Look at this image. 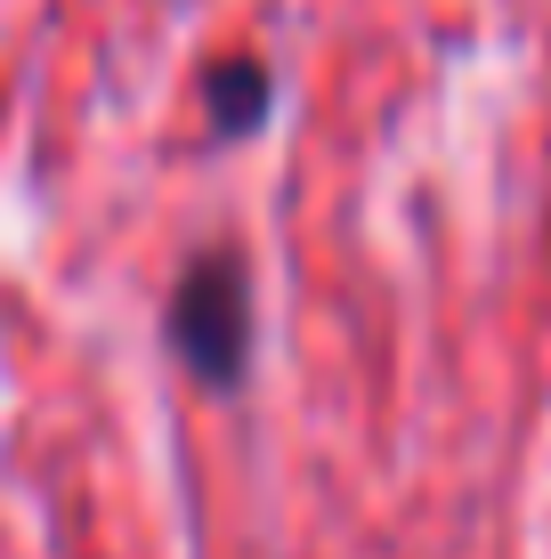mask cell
<instances>
[{"instance_id": "1", "label": "cell", "mask_w": 551, "mask_h": 559, "mask_svg": "<svg viewBox=\"0 0 551 559\" xmlns=\"http://www.w3.org/2000/svg\"><path fill=\"white\" fill-rule=\"evenodd\" d=\"M163 341L195 390L212 397L243 390V373H252V260L236 243H203L179 267L170 308H163Z\"/></svg>"}, {"instance_id": "2", "label": "cell", "mask_w": 551, "mask_h": 559, "mask_svg": "<svg viewBox=\"0 0 551 559\" xmlns=\"http://www.w3.org/2000/svg\"><path fill=\"white\" fill-rule=\"evenodd\" d=\"M268 98H276V73L260 49H227L203 73V122H212V139H252L268 122Z\"/></svg>"}]
</instances>
